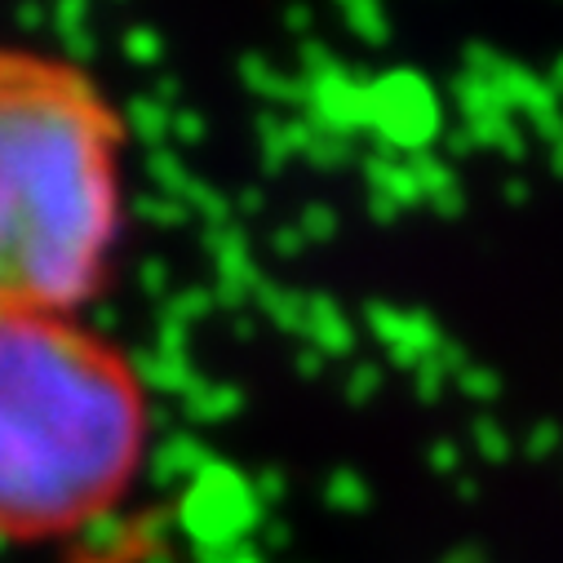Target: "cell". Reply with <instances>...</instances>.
<instances>
[{
	"instance_id": "6da1fadb",
	"label": "cell",
	"mask_w": 563,
	"mask_h": 563,
	"mask_svg": "<svg viewBox=\"0 0 563 563\" xmlns=\"http://www.w3.org/2000/svg\"><path fill=\"white\" fill-rule=\"evenodd\" d=\"M124 133L89 71L0 45V316H76L102 294Z\"/></svg>"
},
{
	"instance_id": "7a4b0ae2",
	"label": "cell",
	"mask_w": 563,
	"mask_h": 563,
	"mask_svg": "<svg viewBox=\"0 0 563 563\" xmlns=\"http://www.w3.org/2000/svg\"><path fill=\"white\" fill-rule=\"evenodd\" d=\"M152 449L147 377L76 316H0V541L111 515Z\"/></svg>"
},
{
	"instance_id": "3957f363",
	"label": "cell",
	"mask_w": 563,
	"mask_h": 563,
	"mask_svg": "<svg viewBox=\"0 0 563 563\" xmlns=\"http://www.w3.org/2000/svg\"><path fill=\"white\" fill-rule=\"evenodd\" d=\"M444 129L440 115V98L435 89L412 76V71H395L373 80V120L368 133L377 137V152H395V156H421Z\"/></svg>"
},
{
	"instance_id": "277c9868",
	"label": "cell",
	"mask_w": 563,
	"mask_h": 563,
	"mask_svg": "<svg viewBox=\"0 0 563 563\" xmlns=\"http://www.w3.org/2000/svg\"><path fill=\"white\" fill-rule=\"evenodd\" d=\"M412 169H417V187H421V200H427V205H435L449 218L462 209V183H457L449 161H440V156L435 161L431 156H412Z\"/></svg>"
},
{
	"instance_id": "5b68a950",
	"label": "cell",
	"mask_w": 563,
	"mask_h": 563,
	"mask_svg": "<svg viewBox=\"0 0 563 563\" xmlns=\"http://www.w3.org/2000/svg\"><path fill=\"white\" fill-rule=\"evenodd\" d=\"M49 32L67 49L89 54L93 49V0H54L49 5Z\"/></svg>"
},
{
	"instance_id": "8992f818",
	"label": "cell",
	"mask_w": 563,
	"mask_h": 563,
	"mask_svg": "<svg viewBox=\"0 0 563 563\" xmlns=\"http://www.w3.org/2000/svg\"><path fill=\"white\" fill-rule=\"evenodd\" d=\"M174 115H178V107L165 102L161 93H137V98L129 102V111H124V124L143 133L147 143L165 147L169 137H174Z\"/></svg>"
},
{
	"instance_id": "52a82bcc",
	"label": "cell",
	"mask_w": 563,
	"mask_h": 563,
	"mask_svg": "<svg viewBox=\"0 0 563 563\" xmlns=\"http://www.w3.org/2000/svg\"><path fill=\"white\" fill-rule=\"evenodd\" d=\"M342 14L351 23V32L368 45H382L390 36V23H386V10H382V0H342Z\"/></svg>"
},
{
	"instance_id": "ba28073f",
	"label": "cell",
	"mask_w": 563,
	"mask_h": 563,
	"mask_svg": "<svg viewBox=\"0 0 563 563\" xmlns=\"http://www.w3.org/2000/svg\"><path fill=\"white\" fill-rule=\"evenodd\" d=\"M120 49H124V58H129V63L152 67V63H161L165 41H161V32H152V27H129V32H124V41H120Z\"/></svg>"
},
{
	"instance_id": "9c48e42d",
	"label": "cell",
	"mask_w": 563,
	"mask_h": 563,
	"mask_svg": "<svg viewBox=\"0 0 563 563\" xmlns=\"http://www.w3.org/2000/svg\"><path fill=\"white\" fill-rule=\"evenodd\" d=\"M298 227H302L307 240H329V235L338 231V213H333L329 205H311L307 218H298Z\"/></svg>"
},
{
	"instance_id": "30bf717a",
	"label": "cell",
	"mask_w": 563,
	"mask_h": 563,
	"mask_svg": "<svg viewBox=\"0 0 563 563\" xmlns=\"http://www.w3.org/2000/svg\"><path fill=\"white\" fill-rule=\"evenodd\" d=\"M205 137V120H200V111H191V107H178V115H174V143H200Z\"/></svg>"
},
{
	"instance_id": "8fae6325",
	"label": "cell",
	"mask_w": 563,
	"mask_h": 563,
	"mask_svg": "<svg viewBox=\"0 0 563 563\" xmlns=\"http://www.w3.org/2000/svg\"><path fill=\"white\" fill-rule=\"evenodd\" d=\"M302 244H311V240L302 235V227H294V231H289V227H285V231H275V249H279V253H302Z\"/></svg>"
},
{
	"instance_id": "7c38bea8",
	"label": "cell",
	"mask_w": 563,
	"mask_h": 563,
	"mask_svg": "<svg viewBox=\"0 0 563 563\" xmlns=\"http://www.w3.org/2000/svg\"><path fill=\"white\" fill-rule=\"evenodd\" d=\"M545 152H550V165H554V174H563V133H554L550 143H545Z\"/></svg>"
},
{
	"instance_id": "4fadbf2b",
	"label": "cell",
	"mask_w": 563,
	"mask_h": 563,
	"mask_svg": "<svg viewBox=\"0 0 563 563\" xmlns=\"http://www.w3.org/2000/svg\"><path fill=\"white\" fill-rule=\"evenodd\" d=\"M545 80H550V85H554V93L563 98V54L554 58V67H550V76H545Z\"/></svg>"
}]
</instances>
